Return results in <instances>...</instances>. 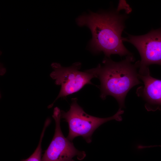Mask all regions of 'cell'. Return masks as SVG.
Instances as JSON below:
<instances>
[{
	"mask_svg": "<svg viewBox=\"0 0 161 161\" xmlns=\"http://www.w3.org/2000/svg\"><path fill=\"white\" fill-rule=\"evenodd\" d=\"M116 11L91 13L78 17L76 23L90 30L92 37L90 43L95 52H103L106 57L112 54L120 56L132 55L123 43L122 33L125 28V21L128 16Z\"/></svg>",
	"mask_w": 161,
	"mask_h": 161,
	"instance_id": "obj_1",
	"label": "cell"
},
{
	"mask_svg": "<svg viewBox=\"0 0 161 161\" xmlns=\"http://www.w3.org/2000/svg\"><path fill=\"white\" fill-rule=\"evenodd\" d=\"M132 55H127L119 62H115L106 57L103 64L94 68L97 78L100 82V97L105 100L108 95L114 97L119 108L125 107V100L129 91L134 86L142 83L139 77V61L134 64Z\"/></svg>",
	"mask_w": 161,
	"mask_h": 161,
	"instance_id": "obj_2",
	"label": "cell"
},
{
	"mask_svg": "<svg viewBox=\"0 0 161 161\" xmlns=\"http://www.w3.org/2000/svg\"><path fill=\"white\" fill-rule=\"evenodd\" d=\"M77 99H72V103L69 110L67 112L61 111V118L68 123L69 132L67 138L70 141L76 137L82 136L88 143L92 141V136L99 126L111 120L121 121V115L124 112L119 108L114 115L107 118H101L89 115L86 113L77 103Z\"/></svg>",
	"mask_w": 161,
	"mask_h": 161,
	"instance_id": "obj_3",
	"label": "cell"
},
{
	"mask_svg": "<svg viewBox=\"0 0 161 161\" xmlns=\"http://www.w3.org/2000/svg\"><path fill=\"white\" fill-rule=\"evenodd\" d=\"M81 66V64L79 62L68 67H63L56 63L51 64L53 70L50 76L55 80L56 85L61 86V89L56 99L48 108L52 107L55 101L59 98L76 92L87 84H92L91 79L97 78L94 68L82 72L79 71Z\"/></svg>",
	"mask_w": 161,
	"mask_h": 161,
	"instance_id": "obj_4",
	"label": "cell"
},
{
	"mask_svg": "<svg viewBox=\"0 0 161 161\" xmlns=\"http://www.w3.org/2000/svg\"><path fill=\"white\" fill-rule=\"evenodd\" d=\"M123 41L133 44L138 51L141 57L139 61V74L146 75L150 72L149 66L157 64L161 66V28L153 30L140 35H128L123 38Z\"/></svg>",
	"mask_w": 161,
	"mask_h": 161,
	"instance_id": "obj_5",
	"label": "cell"
},
{
	"mask_svg": "<svg viewBox=\"0 0 161 161\" xmlns=\"http://www.w3.org/2000/svg\"><path fill=\"white\" fill-rule=\"evenodd\" d=\"M52 117L55 128L54 136L48 147L41 157V161H75L73 158L82 160L86 156L85 151H80L75 147L72 141L64 136L60 126L61 111L54 108Z\"/></svg>",
	"mask_w": 161,
	"mask_h": 161,
	"instance_id": "obj_6",
	"label": "cell"
},
{
	"mask_svg": "<svg viewBox=\"0 0 161 161\" xmlns=\"http://www.w3.org/2000/svg\"><path fill=\"white\" fill-rule=\"evenodd\" d=\"M139 77L143 85L139 87L136 94L145 102V106L148 111L161 110V80L152 77L150 73Z\"/></svg>",
	"mask_w": 161,
	"mask_h": 161,
	"instance_id": "obj_7",
	"label": "cell"
},
{
	"mask_svg": "<svg viewBox=\"0 0 161 161\" xmlns=\"http://www.w3.org/2000/svg\"><path fill=\"white\" fill-rule=\"evenodd\" d=\"M46 128V126L44 127L41 135L38 144L33 153L28 158L22 160L21 161H41L42 154L41 143Z\"/></svg>",
	"mask_w": 161,
	"mask_h": 161,
	"instance_id": "obj_8",
	"label": "cell"
}]
</instances>
